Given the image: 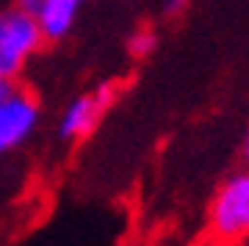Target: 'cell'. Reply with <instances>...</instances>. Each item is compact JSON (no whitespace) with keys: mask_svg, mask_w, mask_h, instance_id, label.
I'll return each mask as SVG.
<instances>
[{"mask_svg":"<svg viewBox=\"0 0 249 246\" xmlns=\"http://www.w3.org/2000/svg\"><path fill=\"white\" fill-rule=\"evenodd\" d=\"M11 3H17V6H22L25 11H36L39 6H42V3H45V0H11Z\"/></svg>","mask_w":249,"mask_h":246,"instance_id":"obj_8","label":"cell"},{"mask_svg":"<svg viewBox=\"0 0 249 246\" xmlns=\"http://www.w3.org/2000/svg\"><path fill=\"white\" fill-rule=\"evenodd\" d=\"M14 83H17V80H6V78H0V100H3V97L9 94Z\"/></svg>","mask_w":249,"mask_h":246,"instance_id":"obj_9","label":"cell"},{"mask_svg":"<svg viewBox=\"0 0 249 246\" xmlns=\"http://www.w3.org/2000/svg\"><path fill=\"white\" fill-rule=\"evenodd\" d=\"M244 246H249V238H247V241H244Z\"/></svg>","mask_w":249,"mask_h":246,"instance_id":"obj_12","label":"cell"},{"mask_svg":"<svg viewBox=\"0 0 249 246\" xmlns=\"http://www.w3.org/2000/svg\"><path fill=\"white\" fill-rule=\"evenodd\" d=\"M205 238L222 246H244L249 238V169L232 172L208 205Z\"/></svg>","mask_w":249,"mask_h":246,"instance_id":"obj_1","label":"cell"},{"mask_svg":"<svg viewBox=\"0 0 249 246\" xmlns=\"http://www.w3.org/2000/svg\"><path fill=\"white\" fill-rule=\"evenodd\" d=\"M196 246H222V244H216V241H211V238H205L202 244H196Z\"/></svg>","mask_w":249,"mask_h":246,"instance_id":"obj_10","label":"cell"},{"mask_svg":"<svg viewBox=\"0 0 249 246\" xmlns=\"http://www.w3.org/2000/svg\"><path fill=\"white\" fill-rule=\"evenodd\" d=\"M244 155H247V160H249V133H247V141H244Z\"/></svg>","mask_w":249,"mask_h":246,"instance_id":"obj_11","label":"cell"},{"mask_svg":"<svg viewBox=\"0 0 249 246\" xmlns=\"http://www.w3.org/2000/svg\"><path fill=\"white\" fill-rule=\"evenodd\" d=\"M116 91H119L116 83H103V86H97L91 94L75 97L70 105H67V111H64L61 122H58V136H61L64 141L86 139V136L97 127L103 114L114 105Z\"/></svg>","mask_w":249,"mask_h":246,"instance_id":"obj_4","label":"cell"},{"mask_svg":"<svg viewBox=\"0 0 249 246\" xmlns=\"http://www.w3.org/2000/svg\"><path fill=\"white\" fill-rule=\"evenodd\" d=\"M127 246H133V244H127Z\"/></svg>","mask_w":249,"mask_h":246,"instance_id":"obj_13","label":"cell"},{"mask_svg":"<svg viewBox=\"0 0 249 246\" xmlns=\"http://www.w3.org/2000/svg\"><path fill=\"white\" fill-rule=\"evenodd\" d=\"M127 50H130L133 58H147V55L155 50V31L147 28V25L139 28V31H133L130 39H127Z\"/></svg>","mask_w":249,"mask_h":246,"instance_id":"obj_6","label":"cell"},{"mask_svg":"<svg viewBox=\"0 0 249 246\" xmlns=\"http://www.w3.org/2000/svg\"><path fill=\"white\" fill-rule=\"evenodd\" d=\"M80 6H83V0H45L34 11L45 42H61L70 34L75 19H78Z\"/></svg>","mask_w":249,"mask_h":246,"instance_id":"obj_5","label":"cell"},{"mask_svg":"<svg viewBox=\"0 0 249 246\" xmlns=\"http://www.w3.org/2000/svg\"><path fill=\"white\" fill-rule=\"evenodd\" d=\"M47 42L34 11H25L17 3L0 9V78L17 80L25 64Z\"/></svg>","mask_w":249,"mask_h":246,"instance_id":"obj_2","label":"cell"},{"mask_svg":"<svg viewBox=\"0 0 249 246\" xmlns=\"http://www.w3.org/2000/svg\"><path fill=\"white\" fill-rule=\"evenodd\" d=\"M36 122H39L36 94L28 86L14 83L9 94L0 100V155L31 139Z\"/></svg>","mask_w":249,"mask_h":246,"instance_id":"obj_3","label":"cell"},{"mask_svg":"<svg viewBox=\"0 0 249 246\" xmlns=\"http://www.w3.org/2000/svg\"><path fill=\"white\" fill-rule=\"evenodd\" d=\"M186 9H188V0H166V3H163V14L172 17V19L180 17Z\"/></svg>","mask_w":249,"mask_h":246,"instance_id":"obj_7","label":"cell"}]
</instances>
